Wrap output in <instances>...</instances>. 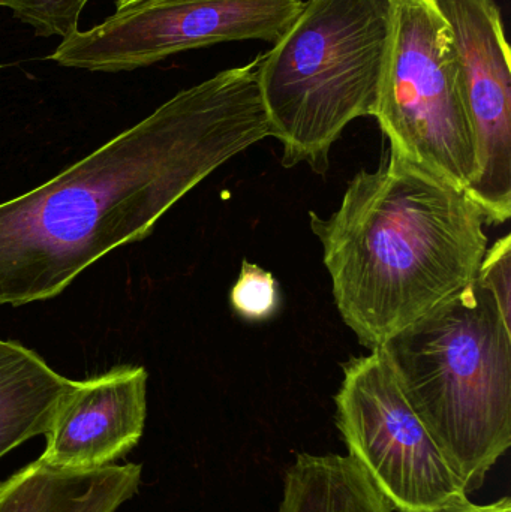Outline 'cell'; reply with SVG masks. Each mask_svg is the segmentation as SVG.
<instances>
[{"instance_id": "cell-3", "label": "cell", "mask_w": 511, "mask_h": 512, "mask_svg": "<svg viewBox=\"0 0 511 512\" xmlns=\"http://www.w3.org/2000/svg\"><path fill=\"white\" fill-rule=\"evenodd\" d=\"M468 495L511 445V318L479 279L381 346Z\"/></svg>"}, {"instance_id": "cell-14", "label": "cell", "mask_w": 511, "mask_h": 512, "mask_svg": "<svg viewBox=\"0 0 511 512\" xmlns=\"http://www.w3.org/2000/svg\"><path fill=\"white\" fill-rule=\"evenodd\" d=\"M230 301L237 315L248 321L269 319L279 306L275 277L245 259L239 279L231 289Z\"/></svg>"}, {"instance_id": "cell-16", "label": "cell", "mask_w": 511, "mask_h": 512, "mask_svg": "<svg viewBox=\"0 0 511 512\" xmlns=\"http://www.w3.org/2000/svg\"><path fill=\"white\" fill-rule=\"evenodd\" d=\"M453 512H511V501L509 496L486 505H476L470 501L464 507Z\"/></svg>"}, {"instance_id": "cell-1", "label": "cell", "mask_w": 511, "mask_h": 512, "mask_svg": "<svg viewBox=\"0 0 511 512\" xmlns=\"http://www.w3.org/2000/svg\"><path fill=\"white\" fill-rule=\"evenodd\" d=\"M260 57L168 99L27 194L0 204V306L65 291L81 271L152 234L225 162L272 137Z\"/></svg>"}, {"instance_id": "cell-15", "label": "cell", "mask_w": 511, "mask_h": 512, "mask_svg": "<svg viewBox=\"0 0 511 512\" xmlns=\"http://www.w3.org/2000/svg\"><path fill=\"white\" fill-rule=\"evenodd\" d=\"M477 279L491 289L501 309L511 318V237L510 234L488 248Z\"/></svg>"}, {"instance_id": "cell-18", "label": "cell", "mask_w": 511, "mask_h": 512, "mask_svg": "<svg viewBox=\"0 0 511 512\" xmlns=\"http://www.w3.org/2000/svg\"><path fill=\"white\" fill-rule=\"evenodd\" d=\"M2 68H3V66H2V65H0V69H2Z\"/></svg>"}, {"instance_id": "cell-2", "label": "cell", "mask_w": 511, "mask_h": 512, "mask_svg": "<svg viewBox=\"0 0 511 512\" xmlns=\"http://www.w3.org/2000/svg\"><path fill=\"white\" fill-rule=\"evenodd\" d=\"M309 218L336 307L369 349L470 285L489 248L485 213L467 191L393 152L351 180L329 218Z\"/></svg>"}, {"instance_id": "cell-8", "label": "cell", "mask_w": 511, "mask_h": 512, "mask_svg": "<svg viewBox=\"0 0 511 512\" xmlns=\"http://www.w3.org/2000/svg\"><path fill=\"white\" fill-rule=\"evenodd\" d=\"M455 44L479 174L467 189L488 224L511 216V66L494 0H435Z\"/></svg>"}, {"instance_id": "cell-5", "label": "cell", "mask_w": 511, "mask_h": 512, "mask_svg": "<svg viewBox=\"0 0 511 512\" xmlns=\"http://www.w3.org/2000/svg\"><path fill=\"white\" fill-rule=\"evenodd\" d=\"M374 117L390 152L467 191L479 174L455 44L435 0H393Z\"/></svg>"}, {"instance_id": "cell-7", "label": "cell", "mask_w": 511, "mask_h": 512, "mask_svg": "<svg viewBox=\"0 0 511 512\" xmlns=\"http://www.w3.org/2000/svg\"><path fill=\"white\" fill-rule=\"evenodd\" d=\"M303 0H141L62 39L48 59L92 72L134 71L221 42L276 44Z\"/></svg>"}, {"instance_id": "cell-6", "label": "cell", "mask_w": 511, "mask_h": 512, "mask_svg": "<svg viewBox=\"0 0 511 512\" xmlns=\"http://www.w3.org/2000/svg\"><path fill=\"white\" fill-rule=\"evenodd\" d=\"M348 456L395 512H453L470 495L417 417L383 348L351 358L335 397Z\"/></svg>"}, {"instance_id": "cell-17", "label": "cell", "mask_w": 511, "mask_h": 512, "mask_svg": "<svg viewBox=\"0 0 511 512\" xmlns=\"http://www.w3.org/2000/svg\"><path fill=\"white\" fill-rule=\"evenodd\" d=\"M141 0H116V9L128 8V6L135 5Z\"/></svg>"}, {"instance_id": "cell-10", "label": "cell", "mask_w": 511, "mask_h": 512, "mask_svg": "<svg viewBox=\"0 0 511 512\" xmlns=\"http://www.w3.org/2000/svg\"><path fill=\"white\" fill-rule=\"evenodd\" d=\"M140 484L134 463L62 469L36 460L0 481V512H117Z\"/></svg>"}, {"instance_id": "cell-12", "label": "cell", "mask_w": 511, "mask_h": 512, "mask_svg": "<svg viewBox=\"0 0 511 512\" xmlns=\"http://www.w3.org/2000/svg\"><path fill=\"white\" fill-rule=\"evenodd\" d=\"M279 512H392L350 456L299 454Z\"/></svg>"}, {"instance_id": "cell-9", "label": "cell", "mask_w": 511, "mask_h": 512, "mask_svg": "<svg viewBox=\"0 0 511 512\" xmlns=\"http://www.w3.org/2000/svg\"><path fill=\"white\" fill-rule=\"evenodd\" d=\"M147 372L120 366L75 382L60 403L38 460L62 469L113 465L140 441L147 417Z\"/></svg>"}, {"instance_id": "cell-13", "label": "cell", "mask_w": 511, "mask_h": 512, "mask_svg": "<svg viewBox=\"0 0 511 512\" xmlns=\"http://www.w3.org/2000/svg\"><path fill=\"white\" fill-rule=\"evenodd\" d=\"M90 0H0L21 23L42 38H68L80 30V18Z\"/></svg>"}, {"instance_id": "cell-11", "label": "cell", "mask_w": 511, "mask_h": 512, "mask_svg": "<svg viewBox=\"0 0 511 512\" xmlns=\"http://www.w3.org/2000/svg\"><path fill=\"white\" fill-rule=\"evenodd\" d=\"M75 382L51 369L32 349L0 339V459L48 432Z\"/></svg>"}, {"instance_id": "cell-4", "label": "cell", "mask_w": 511, "mask_h": 512, "mask_svg": "<svg viewBox=\"0 0 511 512\" xmlns=\"http://www.w3.org/2000/svg\"><path fill=\"white\" fill-rule=\"evenodd\" d=\"M392 20L393 0H309L258 56L261 98L284 167L326 173L344 129L374 116Z\"/></svg>"}]
</instances>
